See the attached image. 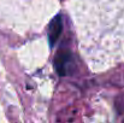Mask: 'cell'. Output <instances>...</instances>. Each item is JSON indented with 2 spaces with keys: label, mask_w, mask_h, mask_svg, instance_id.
Masks as SVG:
<instances>
[{
  "label": "cell",
  "mask_w": 124,
  "mask_h": 123,
  "mask_svg": "<svg viewBox=\"0 0 124 123\" xmlns=\"http://www.w3.org/2000/svg\"><path fill=\"white\" fill-rule=\"evenodd\" d=\"M63 30V21H62V16L58 15L55 16L51 23H49V28H48V41H49V46H54V43L59 39L60 34Z\"/></svg>",
  "instance_id": "cell-2"
},
{
  "label": "cell",
  "mask_w": 124,
  "mask_h": 123,
  "mask_svg": "<svg viewBox=\"0 0 124 123\" xmlns=\"http://www.w3.org/2000/svg\"><path fill=\"white\" fill-rule=\"evenodd\" d=\"M71 63V53L66 49H63V51H59L55 56V59H54V68H55V71L60 75V76H65L68 74V65Z\"/></svg>",
  "instance_id": "cell-1"
}]
</instances>
